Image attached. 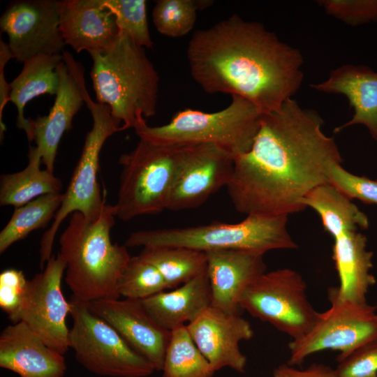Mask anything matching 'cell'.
Here are the masks:
<instances>
[{"label": "cell", "mask_w": 377, "mask_h": 377, "mask_svg": "<svg viewBox=\"0 0 377 377\" xmlns=\"http://www.w3.org/2000/svg\"><path fill=\"white\" fill-rule=\"evenodd\" d=\"M311 87L318 91L344 95L353 108L351 119L336 128L335 133L362 124L377 141V72L364 65L345 64L332 71L326 80Z\"/></svg>", "instance_id": "cell-21"}, {"label": "cell", "mask_w": 377, "mask_h": 377, "mask_svg": "<svg viewBox=\"0 0 377 377\" xmlns=\"http://www.w3.org/2000/svg\"><path fill=\"white\" fill-rule=\"evenodd\" d=\"M339 377H377V339L337 357Z\"/></svg>", "instance_id": "cell-36"}, {"label": "cell", "mask_w": 377, "mask_h": 377, "mask_svg": "<svg viewBox=\"0 0 377 377\" xmlns=\"http://www.w3.org/2000/svg\"><path fill=\"white\" fill-rule=\"evenodd\" d=\"M62 200L61 193H48L16 207L0 232V253L25 238L31 232L45 226L54 219Z\"/></svg>", "instance_id": "cell-28"}, {"label": "cell", "mask_w": 377, "mask_h": 377, "mask_svg": "<svg viewBox=\"0 0 377 377\" xmlns=\"http://www.w3.org/2000/svg\"><path fill=\"white\" fill-rule=\"evenodd\" d=\"M139 255L159 271L169 289L175 288L207 270L206 253L190 248L145 247Z\"/></svg>", "instance_id": "cell-27"}, {"label": "cell", "mask_w": 377, "mask_h": 377, "mask_svg": "<svg viewBox=\"0 0 377 377\" xmlns=\"http://www.w3.org/2000/svg\"><path fill=\"white\" fill-rule=\"evenodd\" d=\"M28 283L20 270L7 269L0 274V307L13 323L20 322Z\"/></svg>", "instance_id": "cell-35"}, {"label": "cell", "mask_w": 377, "mask_h": 377, "mask_svg": "<svg viewBox=\"0 0 377 377\" xmlns=\"http://www.w3.org/2000/svg\"><path fill=\"white\" fill-rule=\"evenodd\" d=\"M28 158L29 163L24 170L1 177V205L16 208L39 196L60 193L61 180L53 172L40 169L42 158L36 147H30Z\"/></svg>", "instance_id": "cell-26"}, {"label": "cell", "mask_w": 377, "mask_h": 377, "mask_svg": "<svg viewBox=\"0 0 377 377\" xmlns=\"http://www.w3.org/2000/svg\"><path fill=\"white\" fill-rule=\"evenodd\" d=\"M66 265L61 256H52L43 270L29 281L20 321L50 348L64 355L69 348L66 317L71 311L61 291Z\"/></svg>", "instance_id": "cell-12"}, {"label": "cell", "mask_w": 377, "mask_h": 377, "mask_svg": "<svg viewBox=\"0 0 377 377\" xmlns=\"http://www.w3.org/2000/svg\"><path fill=\"white\" fill-rule=\"evenodd\" d=\"M186 54L191 77L205 92L242 97L263 114L280 110L303 80L300 50L237 14L197 30Z\"/></svg>", "instance_id": "cell-2"}, {"label": "cell", "mask_w": 377, "mask_h": 377, "mask_svg": "<svg viewBox=\"0 0 377 377\" xmlns=\"http://www.w3.org/2000/svg\"><path fill=\"white\" fill-rule=\"evenodd\" d=\"M212 293V306L228 313H240L242 297L266 272L264 253L245 249L205 252Z\"/></svg>", "instance_id": "cell-18"}, {"label": "cell", "mask_w": 377, "mask_h": 377, "mask_svg": "<svg viewBox=\"0 0 377 377\" xmlns=\"http://www.w3.org/2000/svg\"><path fill=\"white\" fill-rule=\"evenodd\" d=\"M84 101L92 116V128L86 135L81 156L63 194L61 206L51 226L41 237L40 265L42 269L52 256L54 240L63 221L75 212H80L87 219H96L106 205L97 179L99 156L106 140L120 131L121 127L112 117L108 105L94 102L87 91Z\"/></svg>", "instance_id": "cell-9"}, {"label": "cell", "mask_w": 377, "mask_h": 377, "mask_svg": "<svg viewBox=\"0 0 377 377\" xmlns=\"http://www.w3.org/2000/svg\"><path fill=\"white\" fill-rule=\"evenodd\" d=\"M273 377H339L336 369L321 363H313L305 369L283 364L273 371Z\"/></svg>", "instance_id": "cell-37"}, {"label": "cell", "mask_w": 377, "mask_h": 377, "mask_svg": "<svg viewBox=\"0 0 377 377\" xmlns=\"http://www.w3.org/2000/svg\"><path fill=\"white\" fill-rule=\"evenodd\" d=\"M149 314L164 329L173 330L195 320L212 306L207 271L170 291L140 300Z\"/></svg>", "instance_id": "cell-23"}, {"label": "cell", "mask_w": 377, "mask_h": 377, "mask_svg": "<svg viewBox=\"0 0 377 377\" xmlns=\"http://www.w3.org/2000/svg\"><path fill=\"white\" fill-rule=\"evenodd\" d=\"M73 326L68 343L80 364L89 371L108 377H147L156 370L87 302L70 298Z\"/></svg>", "instance_id": "cell-8"}, {"label": "cell", "mask_w": 377, "mask_h": 377, "mask_svg": "<svg viewBox=\"0 0 377 377\" xmlns=\"http://www.w3.org/2000/svg\"><path fill=\"white\" fill-rule=\"evenodd\" d=\"M116 19L120 31L126 34L137 45L151 48L145 0H102Z\"/></svg>", "instance_id": "cell-32"}, {"label": "cell", "mask_w": 377, "mask_h": 377, "mask_svg": "<svg viewBox=\"0 0 377 377\" xmlns=\"http://www.w3.org/2000/svg\"><path fill=\"white\" fill-rule=\"evenodd\" d=\"M207 0H158L152 10L157 31L166 36H184L194 27L197 11L209 6Z\"/></svg>", "instance_id": "cell-30"}, {"label": "cell", "mask_w": 377, "mask_h": 377, "mask_svg": "<svg viewBox=\"0 0 377 377\" xmlns=\"http://www.w3.org/2000/svg\"><path fill=\"white\" fill-rule=\"evenodd\" d=\"M162 377H212L216 371L198 348L186 326L171 331Z\"/></svg>", "instance_id": "cell-29"}, {"label": "cell", "mask_w": 377, "mask_h": 377, "mask_svg": "<svg viewBox=\"0 0 377 377\" xmlns=\"http://www.w3.org/2000/svg\"><path fill=\"white\" fill-rule=\"evenodd\" d=\"M288 216L249 215L237 223L160 228L131 232L126 247L180 246L200 251L245 249L265 253L297 246L287 228Z\"/></svg>", "instance_id": "cell-6"}, {"label": "cell", "mask_w": 377, "mask_h": 377, "mask_svg": "<svg viewBox=\"0 0 377 377\" xmlns=\"http://www.w3.org/2000/svg\"><path fill=\"white\" fill-rule=\"evenodd\" d=\"M325 12L350 26L377 21V0H321Z\"/></svg>", "instance_id": "cell-34"}, {"label": "cell", "mask_w": 377, "mask_h": 377, "mask_svg": "<svg viewBox=\"0 0 377 377\" xmlns=\"http://www.w3.org/2000/svg\"><path fill=\"white\" fill-rule=\"evenodd\" d=\"M332 259L339 286L328 290V297L339 301L366 302V295L376 279L371 274L373 252L367 249V237L357 230L334 239Z\"/></svg>", "instance_id": "cell-22"}, {"label": "cell", "mask_w": 377, "mask_h": 377, "mask_svg": "<svg viewBox=\"0 0 377 377\" xmlns=\"http://www.w3.org/2000/svg\"><path fill=\"white\" fill-rule=\"evenodd\" d=\"M186 326L215 371L229 367L244 372L247 360L239 343L250 340L254 333L250 323L240 313H228L210 306Z\"/></svg>", "instance_id": "cell-16"}, {"label": "cell", "mask_w": 377, "mask_h": 377, "mask_svg": "<svg viewBox=\"0 0 377 377\" xmlns=\"http://www.w3.org/2000/svg\"><path fill=\"white\" fill-rule=\"evenodd\" d=\"M240 306L292 340L308 332L317 314L307 297L305 281L290 268L266 272L259 276L244 292Z\"/></svg>", "instance_id": "cell-10"}, {"label": "cell", "mask_w": 377, "mask_h": 377, "mask_svg": "<svg viewBox=\"0 0 377 377\" xmlns=\"http://www.w3.org/2000/svg\"><path fill=\"white\" fill-rule=\"evenodd\" d=\"M116 216L111 205L96 219L75 212L60 236L58 253L66 265V283L81 301L119 297L118 281L131 256L125 245L111 241Z\"/></svg>", "instance_id": "cell-3"}, {"label": "cell", "mask_w": 377, "mask_h": 377, "mask_svg": "<svg viewBox=\"0 0 377 377\" xmlns=\"http://www.w3.org/2000/svg\"><path fill=\"white\" fill-rule=\"evenodd\" d=\"M62 61V54L31 57L23 62L21 72L10 82L9 100L17 108V126L24 131L29 142L33 141L31 119L25 118L24 108L40 95H56L59 85L57 68Z\"/></svg>", "instance_id": "cell-24"}, {"label": "cell", "mask_w": 377, "mask_h": 377, "mask_svg": "<svg viewBox=\"0 0 377 377\" xmlns=\"http://www.w3.org/2000/svg\"><path fill=\"white\" fill-rule=\"evenodd\" d=\"M0 367L20 377H64V355L47 346L23 321L0 334Z\"/></svg>", "instance_id": "cell-20"}, {"label": "cell", "mask_w": 377, "mask_h": 377, "mask_svg": "<svg viewBox=\"0 0 377 377\" xmlns=\"http://www.w3.org/2000/svg\"><path fill=\"white\" fill-rule=\"evenodd\" d=\"M263 113L249 101L232 96L230 103L214 112L186 108L162 126H149L145 119L134 129L141 140L166 146L218 145L235 156L251 148L259 130Z\"/></svg>", "instance_id": "cell-5"}, {"label": "cell", "mask_w": 377, "mask_h": 377, "mask_svg": "<svg viewBox=\"0 0 377 377\" xmlns=\"http://www.w3.org/2000/svg\"><path fill=\"white\" fill-rule=\"evenodd\" d=\"M1 31L13 59L63 52L66 43L59 27V1L20 0L10 3L0 19Z\"/></svg>", "instance_id": "cell-13"}, {"label": "cell", "mask_w": 377, "mask_h": 377, "mask_svg": "<svg viewBox=\"0 0 377 377\" xmlns=\"http://www.w3.org/2000/svg\"><path fill=\"white\" fill-rule=\"evenodd\" d=\"M326 175L327 182L350 200L357 199L368 205H377V180L353 175L338 161L328 165Z\"/></svg>", "instance_id": "cell-33"}, {"label": "cell", "mask_w": 377, "mask_h": 377, "mask_svg": "<svg viewBox=\"0 0 377 377\" xmlns=\"http://www.w3.org/2000/svg\"><path fill=\"white\" fill-rule=\"evenodd\" d=\"M323 120L293 98L280 110L263 114L248 151L235 156L228 192L235 209L246 216H288L304 209L301 202L327 182V168L343 158Z\"/></svg>", "instance_id": "cell-1"}, {"label": "cell", "mask_w": 377, "mask_h": 377, "mask_svg": "<svg viewBox=\"0 0 377 377\" xmlns=\"http://www.w3.org/2000/svg\"><path fill=\"white\" fill-rule=\"evenodd\" d=\"M331 306L317 312L311 328L288 344V364L300 365L309 355L325 350L348 355L360 346L377 339L376 307L366 302L329 298Z\"/></svg>", "instance_id": "cell-11"}, {"label": "cell", "mask_w": 377, "mask_h": 377, "mask_svg": "<svg viewBox=\"0 0 377 377\" xmlns=\"http://www.w3.org/2000/svg\"><path fill=\"white\" fill-rule=\"evenodd\" d=\"M188 146H166L140 139L122 154L117 217L128 221L168 209L177 176Z\"/></svg>", "instance_id": "cell-7"}, {"label": "cell", "mask_w": 377, "mask_h": 377, "mask_svg": "<svg viewBox=\"0 0 377 377\" xmlns=\"http://www.w3.org/2000/svg\"><path fill=\"white\" fill-rule=\"evenodd\" d=\"M301 204L304 209L311 207L318 214L325 230L334 239L369 226L367 215L328 182L312 189Z\"/></svg>", "instance_id": "cell-25"}, {"label": "cell", "mask_w": 377, "mask_h": 377, "mask_svg": "<svg viewBox=\"0 0 377 377\" xmlns=\"http://www.w3.org/2000/svg\"><path fill=\"white\" fill-rule=\"evenodd\" d=\"M169 289L159 271L139 254L131 257L117 283V292L127 299L142 300Z\"/></svg>", "instance_id": "cell-31"}, {"label": "cell", "mask_w": 377, "mask_h": 377, "mask_svg": "<svg viewBox=\"0 0 377 377\" xmlns=\"http://www.w3.org/2000/svg\"><path fill=\"white\" fill-rule=\"evenodd\" d=\"M11 59H13L8 43L0 40V133L1 139L3 137L6 131L5 124L3 122V111L5 105L10 101V83L6 82L4 74L6 64Z\"/></svg>", "instance_id": "cell-38"}, {"label": "cell", "mask_w": 377, "mask_h": 377, "mask_svg": "<svg viewBox=\"0 0 377 377\" xmlns=\"http://www.w3.org/2000/svg\"><path fill=\"white\" fill-rule=\"evenodd\" d=\"M87 304L151 362L156 371L162 370L171 332L154 320L140 300L101 299Z\"/></svg>", "instance_id": "cell-17"}, {"label": "cell", "mask_w": 377, "mask_h": 377, "mask_svg": "<svg viewBox=\"0 0 377 377\" xmlns=\"http://www.w3.org/2000/svg\"><path fill=\"white\" fill-rule=\"evenodd\" d=\"M90 73L96 101L110 108L121 131L156 112L159 76L145 48L120 31L112 46L91 52Z\"/></svg>", "instance_id": "cell-4"}, {"label": "cell", "mask_w": 377, "mask_h": 377, "mask_svg": "<svg viewBox=\"0 0 377 377\" xmlns=\"http://www.w3.org/2000/svg\"><path fill=\"white\" fill-rule=\"evenodd\" d=\"M235 156L215 145L188 146L171 193L168 209L198 207L230 183Z\"/></svg>", "instance_id": "cell-14"}, {"label": "cell", "mask_w": 377, "mask_h": 377, "mask_svg": "<svg viewBox=\"0 0 377 377\" xmlns=\"http://www.w3.org/2000/svg\"><path fill=\"white\" fill-rule=\"evenodd\" d=\"M59 13L63 39L77 53L105 52L119 34L115 17L102 0L59 1Z\"/></svg>", "instance_id": "cell-19"}, {"label": "cell", "mask_w": 377, "mask_h": 377, "mask_svg": "<svg viewBox=\"0 0 377 377\" xmlns=\"http://www.w3.org/2000/svg\"><path fill=\"white\" fill-rule=\"evenodd\" d=\"M57 68L59 85L53 106L47 115L31 119L32 140L40 154L45 169L54 172V161L60 140L72 127V121L85 103L87 91L84 68L67 51Z\"/></svg>", "instance_id": "cell-15"}]
</instances>
